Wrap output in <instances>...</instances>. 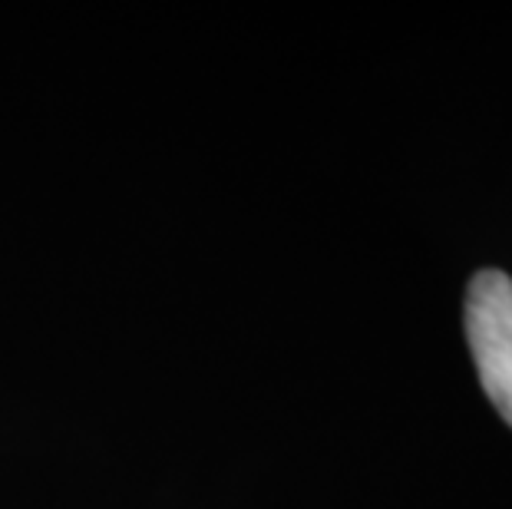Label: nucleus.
I'll return each instance as SVG.
<instances>
[{
	"instance_id": "nucleus-1",
	"label": "nucleus",
	"mask_w": 512,
	"mask_h": 509,
	"mask_svg": "<svg viewBox=\"0 0 512 509\" xmlns=\"http://www.w3.org/2000/svg\"><path fill=\"white\" fill-rule=\"evenodd\" d=\"M463 318L479 384L512 427V278L496 268L476 272Z\"/></svg>"
}]
</instances>
